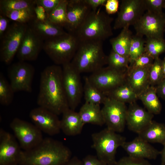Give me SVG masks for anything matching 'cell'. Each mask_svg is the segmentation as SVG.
Segmentation results:
<instances>
[{
	"mask_svg": "<svg viewBox=\"0 0 165 165\" xmlns=\"http://www.w3.org/2000/svg\"><path fill=\"white\" fill-rule=\"evenodd\" d=\"M163 146V148L160 153L161 156V165H165V144Z\"/></svg>",
	"mask_w": 165,
	"mask_h": 165,
	"instance_id": "obj_49",
	"label": "cell"
},
{
	"mask_svg": "<svg viewBox=\"0 0 165 165\" xmlns=\"http://www.w3.org/2000/svg\"><path fill=\"white\" fill-rule=\"evenodd\" d=\"M165 52V41L164 38H146L145 52L154 59Z\"/></svg>",
	"mask_w": 165,
	"mask_h": 165,
	"instance_id": "obj_34",
	"label": "cell"
},
{
	"mask_svg": "<svg viewBox=\"0 0 165 165\" xmlns=\"http://www.w3.org/2000/svg\"><path fill=\"white\" fill-rule=\"evenodd\" d=\"M158 96L165 99V79L156 86Z\"/></svg>",
	"mask_w": 165,
	"mask_h": 165,
	"instance_id": "obj_47",
	"label": "cell"
},
{
	"mask_svg": "<svg viewBox=\"0 0 165 165\" xmlns=\"http://www.w3.org/2000/svg\"><path fill=\"white\" fill-rule=\"evenodd\" d=\"M138 136L148 143L165 144V124L152 120L138 134Z\"/></svg>",
	"mask_w": 165,
	"mask_h": 165,
	"instance_id": "obj_25",
	"label": "cell"
},
{
	"mask_svg": "<svg viewBox=\"0 0 165 165\" xmlns=\"http://www.w3.org/2000/svg\"><path fill=\"white\" fill-rule=\"evenodd\" d=\"M91 11L85 0H68L66 29L68 32L74 34Z\"/></svg>",
	"mask_w": 165,
	"mask_h": 165,
	"instance_id": "obj_18",
	"label": "cell"
},
{
	"mask_svg": "<svg viewBox=\"0 0 165 165\" xmlns=\"http://www.w3.org/2000/svg\"><path fill=\"white\" fill-rule=\"evenodd\" d=\"M63 165H83V163L82 160L76 156H74L71 157Z\"/></svg>",
	"mask_w": 165,
	"mask_h": 165,
	"instance_id": "obj_48",
	"label": "cell"
},
{
	"mask_svg": "<svg viewBox=\"0 0 165 165\" xmlns=\"http://www.w3.org/2000/svg\"><path fill=\"white\" fill-rule=\"evenodd\" d=\"M126 73L108 66L92 73L88 78L94 86L105 93L125 82L126 81Z\"/></svg>",
	"mask_w": 165,
	"mask_h": 165,
	"instance_id": "obj_13",
	"label": "cell"
},
{
	"mask_svg": "<svg viewBox=\"0 0 165 165\" xmlns=\"http://www.w3.org/2000/svg\"><path fill=\"white\" fill-rule=\"evenodd\" d=\"M162 68L164 79H165V57L162 60Z\"/></svg>",
	"mask_w": 165,
	"mask_h": 165,
	"instance_id": "obj_50",
	"label": "cell"
},
{
	"mask_svg": "<svg viewBox=\"0 0 165 165\" xmlns=\"http://www.w3.org/2000/svg\"><path fill=\"white\" fill-rule=\"evenodd\" d=\"M34 11L36 18L41 20L48 19L47 14L42 7L36 5Z\"/></svg>",
	"mask_w": 165,
	"mask_h": 165,
	"instance_id": "obj_46",
	"label": "cell"
},
{
	"mask_svg": "<svg viewBox=\"0 0 165 165\" xmlns=\"http://www.w3.org/2000/svg\"><path fill=\"white\" fill-rule=\"evenodd\" d=\"M35 73L33 66L25 61L12 64L8 70L9 83L14 92L32 91V82Z\"/></svg>",
	"mask_w": 165,
	"mask_h": 165,
	"instance_id": "obj_11",
	"label": "cell"
},
{
	"mask_svg": "<svg viewBox=\"0 0 165 165\" xmlns=\"http://www.w3.org/2000/svg\"><path fill=\"white\" fill-rule=\"evenodd\" d=\"M151 65L127 72L126 82L138 95L150 86L149 72Z\"/></svg>",
	"mask_w": 165,
	"mask_h": 165,
	"instance_id": "obj_23",
	"label": "cell"
},
{
	"mask_svg": "<svg viewBox=\"0 0 165 165\" xmlns=\"http://www.w3.org/2000/svg\"><path fill=\"white\" fill-rule=\"evenodd\" d=\"M146 10L144 0H122L113 26L114 29L134 25Z\"/></svg>",
	"mask_w": 165,
	"mask_h": 165,
	"instance_id": "obj_14",
	"label": "cell"
},
{
	"mask_svg": "<svg viewBox=\"0 0 165 165\" xmlns=\"http://www.w3.org/2000/svg\"><path fill=\"white\" fill-rule=\"evenodd\" d=\"M112 18L99 9L92 10L74 34L79 41L98 40L103 41L113 35Z\"/></svg>",
	"mask_w": 165,
	"mask_h": 165,
	"instance_id": "obj_4",
	"label": "cell"
},
{
	"mask_svg": "<svg viewBox=\"0 0 165 165\" xmlns=\"http://www.w3.org/2000/svg\"><path fill=\"white\" fill-rule=\"evenodd\" d=\"M71 155L62 142L46 138L33 148L22 150L17 163L21 165H63Z\"/></svg>",
	"mask_w": 165,
	"mask_h": 165,
	"instance_id": "obj_2",
	"label": "cell"
},
{
	"mask_svg": "<svg viewBox=\"0 0 165 165\" xmlns=\"http://www.w3.org/2000/svg\"><path fill=\"white\" fill-rule=\"evenodd\" d=\"M147 11L157 14H162L164 0H144Z\"/></svg>",
	"mask_w": 165,
	"mask_h": 165,
	"instance_id": "obj_39",
	"label": "cell"
},
{
	"mask_svg": "<svg viewBox=\"0 0 165 165\" xmlns=\"http://www.w3.org/2000/svg\"><path fill=\"white\" fill-rule=\"evenodd\" d=\"M61 130L66 135L74 136L80 134L85 125L79 112L70 108L62 114Z\"/></svg>",
	"mask_w": 165,
	"mask_h": 165,
	"instance_id": "obj_22",
	"label": "cell"
},
{
	"mask_svg": "<svg viewBox=\"0 0 165 165\" xmlns=\"http://www.w3.org/2000/svg\"><path fill=\"white\" fill-rule=\"evenodd\" d=\"M9 19L0 13V39H1L8 29L9 25Z\"/></svg>",
	"mask_w": 165,
	"mask_h": 165,
	"instance_id": "obj_44",
	"label": "cell"
},
{
	"mask_svg": "<svg viewBox=\"0 0 165 165\" xmlns=\"http://www.w3.org/2000/svg\"><path fill=\"white\" fill-rule=\"evenodd\" d=\"M10 84L3 74L0 73V103L4 106H8L12 102L14 93Z\"/></svg>",
	"mask_w": 165,
	"mask_h": 165,
	"instance_id": "obj_35",
	"label": "cell"
},
{
	"mask_svg": "<svg viewBox=\"0 0 165 165\" xmlns=\"http://www.w3.org/2000/svg\"><path fill=\"white\" fill-rule=\"evenodd\" d=\"M133 26L137 35L146 38H164L165 14L147 11Z\"/></svg>",
	"mask_w": 165,
	"mask_h": 165,
	"instance_id": "obj_12",
	"label": "cell"
},
{
	"mask_svg": "<svg viewBox=\"0 0 165 165\" xmlns=\"http://www.w3.org/2000/svg\"><path fill=\"white\" fill-rule=\"evenodd\" d=\"M164 79L162 68V60L159 57L154 60L149 72L150 86H156Z\"/></svg>",
	"mask_w": 165,
	"mask_h": 165,
	"instance_id": "obj_37",
	"label": "cell"
},
{
	"mask_svg": "<svg viewBox=\"0 0 165 165\" xmlns=\"http://www.w3.org/2000/svg\"><path fill=\"white\" fill-rule=\"evenodd\" d=\"M1 13L14 22L28 24L35 17L34 9H26L4 11Z\"/></svg>",
	"mask_w": 165,
	"mask_h": 165,
	"instance_id": "obj_31",
	"label": "cell"
},
{
	"mask_svg": "<svg viewBox=\"0 0 165 165\" xmlns=\"http://www.w3.org/2000/svg\"><path fill=\"white\" fill-rule=\"evenodd\" d=\"M71 63L78 72L92 73L107 64V56L103 49V41H79L76 53Z\"/></svg>",
	"mask_w": 165,
	"mask_h": 165,
	"instance_id": "obj_3",
	"label": "cell"
},
{
	"mask_svg": "<svg viewBox=\"0 0 165 165\" xmlns=\"http://www.w3.org/2000/svg\"><path fill=\"white\" fill-rule=\"evenodd\" d=\"M163 8L165 9V0H164Z\"/></svg>",
	"mask_w": 165,
	"mask_h": 165,
	"instance_id": "obj_51",
	"label": "cell"
},
{
	"mask_svg": "<svg viewBox=\"0 0 165 165\" xmlns=\"http://www.w3.org/2000/svg\"><path fill=\"white\" fill-rule=\"evenodd\" d=\"M37 103L57 115L69 108L62 80V69L60 65L46 67L41 72Z\"/></svg>",
	"mask_w": 165,
	"mask_h": 165,
	"instance_id": "obj_1",
	"label": "cell"
},
{
	"mask_svg": "<svg viewBox=\"0 0 165 165\" xmlns=\"http://www.w3.org/2000/svg\"><path fill=\"white\" fill-rule=\"evenodd\" d=\"M10 127L23 150L33 148L44 138L42 132L35 125L20 118L13 119Z\"/></svg>",
	"mask_w": 165,
	"mask_h": 165,
	"instance_id": "obj_9",
	"label": "cell"
},
{
	"mask_svg": "<svg viewBox=\"0 0 165 165\" xmlns=\"http://www.w3.org/2000/svg\"><path fill=\"white\" fill-rule=\"evenodd\" d=\"M17 163H15L13 164H11L9 165H16V164Z\"/></svg>",
	"mask_w": 165,
	"mask_h": 165,
	"instance_id": "obj_52",
	"label": "cell"
},
{
	"mask_svg": "<svg viewBox=\"0 0 165 165\" xmlns=\"http://www.w3.org/2000/svg\"><path fill=\"white\" fill-rule=\"evenodd\" d=\"M153 115L135 102L131 103L127 108L126 124L130 130L138 134L152 121Z\"/></svg>",
	"mask_w": 165,
	"mask_h": 165,
	"instance_id": "obj_19",
	"label": "cell"
},
{
	"mask_svg": "<svg viewBox=\"0 0 165 165\" xmlns=\"http://www.w3.org/2000/svg\"><path fill=\"white\" fill-rule=\"evenodd\" d=\"M21 148L15 136L2 128L0 129V165H9L17 163L22 151Z\"/></svg>",
	"mask_w": 165,
	"mask_h": 165,
	"instance_id": "obj_17",
	"label": "cell"
},
{
	"mask_svg": "<svg viewBox=\"0 0 165 165\" xmlns=\"http://www.w3.org/2000/svg\"><path fill=\"white\" fill-rule=\"evenodd\" d=\"M129 26L122 28L119 34L111 38L112 49L118 53L129 57V48L133 35Z\"/></svg>",
	"mask_w": 165,
	"mask_h": 165,
	"instance_id": "obj_27",
	"label": "cell"
},
{
	"mask_svg": "<svg viewBox=\"0 0 165 165\" xmlns=\"http://www.w3.org/2000/svg\"><path fill=\"white\" fill-rule=\"evenodd\" d=\"M79 41L68 32L44 41L43 49L57 65L70 62L77 50Z\"/></svg>",
	"mask_w": 165,
	"mask_h": 165,
	"instance_id": "obj_5",
	"label": "cell"
},
{
	"mask_svg": "<svg viewBox=\"0 0 165 165\" xmlns=\"http://www.w3.org/2000/svg\"><path fill=\"white\" fill-rule=\"evenodd\" d=\"M113 165H152L146 159L133 158L128 156L120 159Z\"/></svg>",
	"mask_w": 165,
	"mask_h": 165,
	"instance_id": "obj_40",
	"label": "cell"
},
{
	"mask_svg": "<svg viewBox=\"0 0 165 165\" xmlns=\"http://www.w3.org/2000/svg\"><path fill=\"white\" fill-rule=\"evenodd\" d=\"M28 27L27 24L13 22L0 39V60L10 64L17 53Z\"/></svg>",
	"mask_w": 165,
	"mask_h": 165,
	"instance_id": "obj_7",
	"label": "cell"
},
{
	"mask_svg": "<svg viewBox=\"0 0 165 165\" xmlns=\"http://www.w3.org/2000/svg\"><path fill=\"white\" fill-rule=\"evenodd\" d=\"M78 112L84 124L90 123L102 126L105 124L100 105L85 102Z\"/></svg>",
	"mask_w": 165,
	"mask_h": 165,
	"instance_id": "obj_24",
	"label": "cell"
},
{
	"mask_svg": "<svg viewBox=\"0 0 165 165\" xmlns=\"http://www.w3.org/2000/svg\"><path fill=\"white\" fill-rule=\"evenodd\" d=\"M138 98L150 113L157 115L160 113L162 106L158 98L156 86H149L138 95Z\"/></svg>",
	"mask_w": 165,
	"mask_h": 165,
	"instance_id": "obj_26",
	"label": "cell"
},
{
	"mask_svg": "<svg viewBox=\"0 0 165 165\" xmlns=\"http://www.w3.org/2000/svg\"><path fill=\"white\" fill-rule=\"evenodd\" d=\"M154 60L153 58L145 52L130 64L127 72L150 66L153 63Z\"/></svg>",
	"mask_w": 165,
	"mask_h": 165,
	"instance_id": "obj_38",
	"label": "cell"
},
{
	"mask_svg": "<svg viewBox=\"0 0 165 165\" xmlns=\"http://www.w3.org/2000/svg\"><path fill=\"white\" fill-rule=\"evenodd\" d=\"M61 0H35L36 5L42 7L47 14L56 7Z\"/></svg>",
	"mask_w": 165,
	"mask_h": 165,
	"instance_id": "obj_41",
	"label": "cell"
},
{
	"mask_svg": "<svg viewBox=\"0 0 165 165\" xmlns=\"http://www.w3.org/2000/svg\"><path fill=\"white\" fill-rule=\"evenodd\" d=\"M68 0H61L49 14L48 19L54 24L66 29L67 26V6Z\"/></svg>",
	"mask_w": 165,
	"mask_h": 165,
	"instance_id": "obj_30",
	"label": "cell"
},
{
	"mask_svg": "<svg viewBox=\"0 0 165 165\" xmlns=\"http://www.w3.org/2000/svg\"><path fill=\"white\" fill-rule=\"evenodd\" d=\"M145 42L143 37L136 34L133 35L129 48L130 64L145 53Z\"/></svg>",
	"mask_w": 165,
	"mask_h": 165,
	"instance_id": "obj_36",
	"label": "cell"
},
{
	"mask_svg": "<svg viewBox=\"0 0 165 165\" xmlns=\"http://www.w3.org/2000/svg\"><path fill=\"white\" fill-rule=\"evenodd\" d=\"M29 116L33 124L42 132L50 136L60 133V120L58 115L50 111L38 106L32 109Z\"/></svg>",
	"mask_w": 165,
	"mask_h": 165,
	"instance_id": "obj_15",
	"label": "cell"
},
{
	"mask_svg": "<svg viewBox=\"0 0 165 165\" xmlns=\"http://www.w3.org/2000/svg\"><path fill=\"white\" fill-rule=\"evenodd\" d=\"M130 63L129 57L121 55L112 49L107 56L108 66L119 72H127Z\"/></svg>",
	"mask_w": 165,
	"mask_h": 165,
	"instance_id": "obj_32",
	"label": "cell"
},
{
	"mask_svg": "<svg viewBox=\"0 0 165 165\" xmlns=\"http://www.w3.org/2000/svg\"><path fill=\"white\" fill-rule=\"evenodd\" d=\"M107 0H85L93 11H97V8L100 6H105Z\"/></svg>",
	"mask_w": 165,
	"mask_h": 165,
	"instance_id": "obj_45",
	"label": "cell"
},
{
	"mask_svg": "<svg viewBox=\"0 0 165 165\" xmlns=\"http://www.w3.org/2000/svg\"><path fill=\"white\" fill-rule=\"evenodd\" d=\"M91 138L97 157L107 165L115 164L117 150L126 141L125 138L107 128L92 134Z\"/></svg>",
	"mask_w": 165,
	"mask_h": 165,
	"instance_id": "obj_6",
	"label": "cell"
},
{
	"mask_svg": "<svg viewBox=\"0 0 165 165\" xmlns=\"http://www.w3.org/2000/svg\"><path fill=\"white\" fill-rule=\"evenodd\" d=\"M36 5L33 0H0V11L34 9Z\"/></svg>",
	"mask_w": 165,
	"mask_h": 165,
	"instance_id": "obj_33",
	"label": "cell"
},
{
	"mask_svg": "<svg viewBox=\"0 0 165 165\" xmlns=\"http://www.w3.org/2000/svg\"><path fill=\"white\" fill-rule=\"evenodd\" d=\"M83 165H107L97 156L88 155L82 160Z\"/></svg>",
	"mask_w": 165,
	"mask_h": 165,
	"instance_id": "obj_43",
	"label": "cell"
},
{
	"mask_svg": "<svg viewBox=\"0 0 165 165\" xmlns=\"http://www.w3.org/2000/svg\"><path fill=\"white\" fill-rule=\"evenodd\" d=\"M121 147L131 157L140 159L154 160L160 154L153 146L138 136L132 141H125Z\"/></svg>",
	"mask_w": 165,
	"mask_h": 165,
	"instance_id": "obj_20",
	"label": "cell"
},
{
	"mask_svg": "<svg viewBox=\"0 0 165 165\" xmlns=\"http://www.w3.org/2000/svg\"><path fill=\"white\" fill-rule=\"evenodd\" d=\"M83 94L85 102L100 105L103 104L107 97L103 93L90 82L88 77L84 78Z\"/></svg>",
	"mask_w": 165,
	"mask_h": 165,
	"instance_id": "obj_29",
	"label": "cell"
},
{
	"mask_svg": "<svg viewBox=\"0 0 165 165\" xmlns=\"http://www.w3.org/2000/svg\"><path fill=\"white\" fill-rule=\"evenodd\" d=\"M104 94L107 97L125 104L133 103L138 99V94L126 81L112 90Z\"/></svg>",
	"mask_w": 165,
	"mask_h": 165,
	"instance_id": "obj_28",
	"label": "cell"
},
{
	"mask_svg": "<svg viewBox=\"0 0 165 165\" xmlns=\"http://www.w3.org/2000/svg\"><path fill=\"white\" fill-rule=\"evenodd\" d=\"M44 42L28 26L16 54L19 61L36 60L43 49Z\"/></svg>",
	"mask_w": 165,
	"mask_h": 165,
	"instance_id": "obj_16",
	"label": "cell"
},
{
	"mask_svg": "<svg viewBox=\"0 0 165 165\" xmlns=\"http://www.w3.org/2000/svg\"><path fill=\"white\" fill-rule=\"evenodd\" d=\"M119 1L118 0H107L105 5L108 15L116 13L118 11Z\"/></svg>",
	"mask_w": 165,
	"mask_h": 165,
	"instance_id": "obj_42",
	"label": "cell"
},
{
	"mask_svg": "<svg viewBox=\"0 0 165 165\" xmlns=\"http://www.w3.org/2000/svg\"><path fill=\"white\" fill-rule=\"evenodd\" d=\"M103 104L102 112L107 128L116 133L123 132L126 124L125 104L107 97Z\"/></svg>",
	"mask_w": 165,
	"mask_h": 165,
	"instance_id": "obj_10",
	"label": "cell"
},
{
	"mask_svg": "<svg viewBox=\"0 0 165 165\" xmlns=\"http://www.w3.org/2000/svg\"><path fill=\"white\" fill-rule=\"evenodd\" d=\"M28 25L44 41L67 33L62 28L52 23L48 19L41 20L35 17Z\"/></svg>",
	"mask_w": 165,
	"mask_h": 165,
	"instance_id": "obj_21",
	"label": "cell"
},
{
	"mask_svg": "<svg viewBox=\"0 0 165 165\" xmlns=\"http://www.w3.org/2000/svg\"><path fill=\"white\" fill-rule=\"evenodd\" d=\"M63 86L69 108L75 110L83 95V86L80 73L74 68L71 62L62 65Z\"/></svg>",
	"mask_w": 165,
	"mask_h": 165,
	"instance_id": "obj_8",
	"label": "cell"
}]
</instances>
